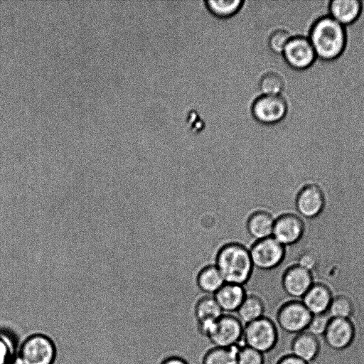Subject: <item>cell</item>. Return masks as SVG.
<instances>
[{
    "label": "cell",
    "mask_w": 364,
    "mask_h": 364,
    "mask_svg": "<svg viewBox=\"0 0 364 364\" xmlns=\"http://www.w3.org/2000/svg\"><path fill=\"white\" fill-rule=\"evenodd\" d=\"M284 85L282 76L274 72L264 74L259 82L260 89L266 95H279L284 88Z\"/></svg>",
    "instance_id": "obj_25"
},
{
    "label": "cell",
    "mask_w": 364,
    "mask_h": 364,
    "mask_svg": "<svg viewBox=\"0 0 364 364\" xmlns=\"http://www.w3.org/2000/svg\"><path fill=\"white\" fill-rule=\"evenodd\" d=\"M55 355L53 341L46 335L36 333L23 342L18 359L20 364H53Z\"/></svg>",
    "instance_id": "obj_5"
},
{
    "label": "cell",
    "mask_w": 364,
    "mask_h": 364,
    "mask_svg": "<svg viewBox=\"0 0 364 364\" xmlns=\"http://www.w3.org/2000/svg\"><path fill=\"white\" fill-rule=\"evenodd\" d=\"M360 11L361 2L358 0H333L330 4L331 17L343 26L354 22Z\"/></svg>",
    "instance_id": "obj_18"
},
{
    "label": "cell",
    "mask_w": 364,
    "mask_h": 364,
    "mask_svg": "<svg viewBox=\"0 0 364 364\" xmlns=\"http://www.w3.org/2000/svg\"><path fill=\"white\" fill-rule=\"evenodd\" d=\"M290 38V34L287 31L284 29L277 30L270 36L269 47L275 53H283Z\"/></svg>",
    "instance_id": "obj_28"
},
{
    "label": "cell",
    "mask_w": 364,
    "mask_h": 364,
    "mask_svg": "<svg viewBox=\"0 0 364 364\" xmlns=\"http://www.w3.org/2000/svg\"><path fill=\"white\" fill-rule=\"evenodd\" d=\"M331 318L327 312L321 314L313 315L306 331L317 337L323 336Z\"/></svg>",
    "instance_id": "obj_27"
},
{
    "label": "cell",
    "mask_w": 364,
    "mask_h": 364,
    "mask_svg": "<svg viewBox=\"0 0 364 364\" xmlns=\"http://www.w3.org/2000/svg\"><path fill=\"white\" fill-rule=\"evenodd\" d=\"M304 223L293 213H286L274 220L272 236L282 245L297 243L304 235Z\"/></svg>",
    "instance_id": "obj_10"
},
{
    "label": "cell",
    "mask_w": 364,
    "mask_h": 364,
    "mask_svg": "<svg viewBox=\"0 0 364 364\" xmlns=\"http://www.w3.org/2000/svg\"><path fill=\"white\" fill-rule=\"evenodd\" d=\"M160 364H189L183 358L178 355H170L165 358Z\"/></svg>",
    "instance_id": "obj_31"
},
{
    "label": "cell",
    "mask_w": 364,
    "mask_h": 364,
    "mask_svg": "<svg viewBox=\"0 0 364 364\" xmlns=\"http://www.w3.org/2000/svg\"><path fill=\"white\" fill-rule=\"evenodd\" d=\"M326 198L322 189L316 184H308L301 189L296 200L298 212L304 217L315 218L323 212Z\"/></svg>",
    "instance_id": "obj_12"
},
{
    "label": "cell",
    "mask_w": 364,
    "mask_h": 364,
    "mask_svg": "<svg viewBox=\"0 0 364 364\" xmlns=\"http://www.w3.org/2000/svg\"><path fill=\"white\" fill-rule=\"evenodd\" d=\"M215 266L225 283L243 287L254 268L250 251L243 245L236 242L226 244L218 250Z\"/></svg>",
    "instance_id": "obj_1"
},
{
    "label": "cell",
    "mask_w": 364,
    "mask_h": 364,
    "mask_svg": "<svg viewBox=\"0 0 364 364\" xmlns=\"http://www.w3.org/2000/svg\"><path fill=\"white\" fill-rule=\"evenodd\" d=\"M247 295L242 285L225 283L213 294L223 314L236 313Z\"/></svg>",
    "instance_id": "obj_15"
},
{
    "label": "cell",
    "mask_w": 364,
    "mask_h": 364,
    "mask_svg": "<svg viewBox=\"0 0 364 364\" xmlns=\"http://www.w3.org/2000/svg\"><path fill=\"white\" fill-rule=\"evenodd\" d=\"M198 289L203 293L211 295L217 292L225 284V280L215 265L203 267L196 277Z\"/></svg>",
    "instance_id": "obj_20"
},
{
    "label": "cell",
    "mask_w": 364,
    "mask_h": 364,
    "mask_svg": "<svg viewBox=\"0 0 364 364\" xmlns=\"http://www.w3.org/2000/svg\"><path fill=\"white\" fill-rule=\"evenodd\" d=\"M333 296L328 285L314 283L301 301L312 315H318L327 312Z\"/></svg>",
    "instance_id": "obj_14"
},
{
    "label": "cell",
    "mask_w": 364,
    "mask_h": 364,
    "mask_svg": "<svg viewBox=\"0 0 364 364\" xmlns=\"http://www.w3.org/2000/svg\"><path fill=\"white\" fill-rule=\"evenodd\" d=\"M244 324L232 314H223L215 321L208 339L213 346H240Z\"/></svg>",
    "instance_id": "obj_7"
},
{
    "label": "cell",
    "mask_w": 364,
    "mask_h": 364,
    "mask_svg": "<svg viewBox=\"0 0 364 364\" xmlns=\"http://www.w3.org/2000/svg\"><path fill=\"white\" fill-rule=\"evenodd\" d=\"M265 304L257 294H247L236 311L237 317L244 324L254 321L264 316Z\"/></svg>",
    "instance_id": "obj_19"
},
{
    "label": "cell",
    "mask_w": 364,
    "mask_h": 364,
    "mask_svg": "<svg viewBox=\"0 0 364 364\" xmlns=\"http://www.w3.org/2000/svg\"><path fill=\"white\" fill-rule=\"evenodd\" d=\"M318 257L316 254L311 250L303 252L299 257L298 265L311 271L317 267Z\"/></svg>",
    "instance_id": "obj_29"
},
{
    "label": "cell",
    "mask_w": 364,
    "mask_h": 364,
    "mask_svg": "<svg viewBox=\"0 0 364 364\" xmlns=\"http://www.w3.org/2000/svg\"><path fill=\"white\" fill-rule=\"evenodd\" d=\"M283 54L288 64L298 70L309 68L316 57L310 40L303 36L291 38Z\"/></svg>",
    "instance_id": "obj_9"
},
{
    "label": "cell",
    "mask_w": 364,
    "mask_h": 364,
    "mask_svg": "<svg viewBox=\"0 0 364 364\" xmlns=\"http://www.w3.org/2000/svg\"><path fill=\"white\" fill-rule=\"evenodd\" d=\"M309 40L316 56L328 60L335 59L342 53L346 36L343 25L331 16H325L313 25Z\"/></svg>",
    "instance_id": "obj_2"
},
{
    "label": "cell",
    "mask_w": 364,
    "mask_h": 364,
    "mask_svg": "<svg viewBox=\"0 0 364 364\" xmlns=\"http://www.w3.org/2000/svg\"><path fill=\"white\" fill-rule=\"evenodd\" d=\"M275 364H308L303 360L296 357L291 353V350H287L281 355L277 360Z\"/></svg>",
    "instance_id": "obj_30"
},
{
    "label": "cell",
    "mask_w": 364,
    "mask_h": 364,
    "mask_svg": "<svg viewBox=\"0 0 364 364\" xmlns=\"http://www.w3.org/2000/svg\"><path fill=\"white\" fill-rule=\"evenodd\" d=\"M237 364H264V354L242 344L238 349Z\"/></svg>",
    "instance_id": "obj_26"
},
{
    "label": "cell",
    "mask_w": 364,
    "mask_h": 364,
    "mask_svg": "<svg viewBox=\"0 0 364 364\" xmlns=\"http://www.w3.org/2000/svg\"><path fill=\"white\" fill-rule=\"evenodd\" d=\"M312 316L301 300L291 299L279 305L275 322L279 331L297 334L306 331Z\"/></svg>",
    "instance_id": "obj_4"
},
{
    "label": "cell",
    "mask_w": 364,
    "mask_h": 364,
    "mask_svg": "<svg viewBox=\"0 0 364 364\" xmlns=\"http://www.w3.org/2000/svg\"><path fill=\"white\" fill-rule=\"evenodd\" d=\"M319 348L318 337L306 331L296 334L290 346L291 353L307 363L317 356Z\"/></svg>",
    "instance_id": "obj_16"
},
{
    "label": "cell",
    "mask_w": 364,
    "mask_h": 364,
    "mask_svg": "<svg viewBox=\"0 0 364 364\" xmlns=\"http://www.w3.org/2000/svg\"><path fill=\"white\" fill-rule=\"evenodd\" d=\"M239 347L213 346L204 353L202 364H237Z\"/></svg>",
    "instance_id": "obj_22"
},
{
    "label": "cell",
    "mask_w": 364,
    "mask_h": 364,
    "mask_svg": "<svg viewBox=\"0 0 364 364\" xmlns=\"http://www.w3.org/2000/svg\"><path fill=\"white\" fill-rule=\"evenodd\" d=\"M249 251L253 267L265 271L278 267L286 254L285 247L273 237L255 241Z\"/></svg>",
    "instance_id": "obj_6"
},
{
    "label": "cell",
    "mask_w": 364,
    "mask_h": 364,
    "mask_svg": "<svg viewBox=\"0 0 364 364\" xmlns=\"http://www.w3.org/2000/svg\"><path fill=\"white\" fill-rule=\"evenodd\" d=\"M287 111V102L279 95H264L256 99L252 105L255 118L265 124L279 122L285 117Z\"/></svg>",
    "instance_id": "obj_8"
},
{
    "label": "cell",
    "mask_w": 364,
    "mask_h": 364,
    "mask_svg": "<svg viewBox=\"0 0 364 364\" xmlns=\"http://www.w3.org/2000/svg\"><path fill=\"white\" fill-rule=\"evenodd\" d=\"M354 311V306L351 299L343 294L333 296L332 301L327 311L331 318L349 319Z\"/></svg>",
    "instance_id": "obj_23"
},
{
    "label": "cell",
    "mask_w": 364,
    "mask_h": 364,
    "mask_svg": "<svg viewBox=\"0 0 364 364\" xmlns=\"http://www.w3.org/2000/svg\"><path fill=\"white\" fill-rule=\"evenodd\" d=\"M223 312L213 296L206 295L200 298L194 306L196 322L218 319Z\"/></svg>",
    "instance_id": "obj_21"
},
{
    "label": "cell",
    "mask_w": 364,
    "mask_h": 364,
    "mask_svg": "<svg viewBox=\"0 0 364 364\" xmlns=\"http://www.w3.org/2000/svg\"><path fill=\"white\" fill-rule=\"evenodd\" d=\"M280 339L279 329L276 322L267 316H262L244 325L243 345L265 354L274 350Z\"/></svg>",
    "instance_id": "obj_3"
},
{
    "label": "cell",
    "mask_w": 364,
    "mask_h": 364,
    "mask_svg": "<svg viewBox=\"0 0 364 364\" xmlns=\"http://www.w3.org/2000/svg\"><path fill=\"white\" fill-rule=\"evenodd\" d=\"M354 337L355 327L350 318H331L323 336L327 346L334 350L346 348Z\"/></svg>",
    "instance_id": "obj_13"
},
{
    "label": "cell",
    "mask_w": 364,
    "mask_h": 364,
    "mask_svg": "<svg viewBox=\"0 0 364 364\" xmlns=\"http://www.w3.org/2000/svg\"><path fill=\"white\" fill-rule=\"evenodd\" d=\"M313 284L311 272L298 264L289 267L282 277V289L292 299H301Z\"/></svg>",
    "instance_id": "obj_11"
},
{
    "label": "cell",
    "mask_w": 364,
    "mask_h": 364,
    "mask_svg": "<svg viewBox=\"0 0 364 364\" xmlns=\"http://www.w3.org/2000/svg\"><path fill=\"white\" fill-rule=\"evenodd\" d=\"M241 0H209L206 1L208 9L217 16L227 18L237 13L242 6Z\"/></svg>",
    "instance_id": "obj_24"
},
{
    "label": "cell",
    "mask_w": 364,
    "mask_h": 364,
    "mask_svg": "<svg viewBox=\"0 0 364 364\" xmlns=\"http://www.w3.org/2000/svg\"><path fill=\"white\" fill-rule=\"evenodd\" d=\"M274 219L264 210H257L250 215L246 228L249 235L254 239L260 240L272 236Z\"/></svg>",
    "instance_id": "obj_17"
}]
</instances>
